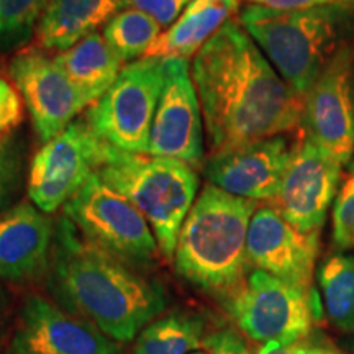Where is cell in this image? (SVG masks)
I'll use <instances>...</instances> for the list:
<instances>
[{
    "mask_svg": "<svg viewBox=\"0 0 354 354\" xmlns=\"http://www.w3.org/2000/svg\"><path fill=\"white\" fill-rule=\"evenodd\" d=\"M192 79L210 156L304 127L305 100L279 76L240 21H227L197 53Z\"/></svg>",
    "mask_w": 354,
    "mask_h": 354,
    "instance_id": "6da1fadb",
    "label": "cell"
},
{
    "mask_svg": "<svg viewBox=\"0 0 354 354\" xmlns=\"http://www.w3.org/2000/svg\"><path fill=\"white\" fill-rule=\"evenodd\" d=\"M48 287L64 310L127 343L165 312V289L88 241L68 216L55 227Z\"/></svg>",
    "mask_w": 354,
    "mask_h": 354,
    "instance_id": "7a4b0ae2",
    "label": "cell"
},
{
    "mask_svg": "<svg viewBox=\"0 0 354 354\" xmlns=\"http://www.w3.org/2000/svg\"><path fill=\"white\" fill-rule=\"evenodd\" d=\"M258 202L207 184L177 238L176 271L209 294L227 299L246 281L248 228Z\"/></svg>",
    "mask_w": 354,
    "mask_h": 354,
    "instance_id": "3957f363",
    "label": "cell"
},
{
    "mask_svg": "<svg viewBox=\"0 0 354 354\" xmlns=\"http://www.w3.org/2000/svg\"><path fill=\"white\" fill-rule=\"evenodd\" d=\"M238 21L304 100L338 48L353 38L346 37L353 24L351 10L343 3L304 10H272L250 3Z\"/></svg>",
    "mask_w": 354,
    "mask_h": 354,
    "instance_id": "277c9868",
    "label": "cell"
},
{
    "mask_svg": "<svg viewBox=\"0 0 354 354\" xmlns=\"http://www.w3.org/2000/svg\"><path fill=\"white\" fill-rule=\"evenodd\" d=\"M97 174L140 210L161 254L172 258L185 216L196 202V169L177 159L125 153L110 145Z\"/></svg>",
    "mask_w": 354,
    "mask_h": 354,
    "instance_id": "5b68a950",
    "label": "cell"
},
{
    "mask_svg": "<svg viewBox=\"0 0 354 354\" xmlns=\"http://www.w3.org/2000/svg\"><path fill=\"white\" fill-rule=\"evenodd\" d=\"M165 82V59L141 57L123 66L113 86L91 105L86 120L102 140L133 154H148Z\"/></svg>",
    "mask_w": 354,
    "mask_h": 354,
    "instance_id": "8992f818",
    "label": "cell"
},
{
    "mask_svg": "<svg viewBox=\"0 0 354 354\" xmlns=\"http://www.w3.org/2000/svg\"><path fill=\"white\" fill-rule=\"evenodd\" d=\"M227 308L248 338L258 343H299L318 317L315 290L256 269L227 297Z\"/></svg>",
    "mask_w": 354,
    "mask_h": 354,
    "instance_id": "52a82bcc",
    "label": "cell"
},
{
    "mask_svg": "<svg viewBox=\"0 0 354 354\" xmlns=\"http://www.w3.org/2000/svg\"><path fill=\"white\" fill-rule=\"evenodd\" d=\"M64 216L88 241L128 264H149L156 256L159 246L148 221L99 174L66 203Z\"/></svg>",
    "mask_w": 354,
    "mask_h": 354,
    "instance_id": "ba28073f",
    "label": "cell"
},
{
    "mask_svg": "<svg viewBox=\"0 0 354 354\" xmlns=\"http://www.w3.org/2000/svg\"><path fill=\"white\" fill-rule=\"evenodd\" d=\"M109 146L86 118L71 123L33 156L26 183L30 201L43 214L64 207L100 171Z\"/></svg>",
    "mask_w": 354,
    "mask_h": 354,
    "instance_id": "9c48e42d",
    "label": "cell"
},
{
    "mask_svg": "<svg viewBox=\"0 0 354 354\" xmlns=\"http://www.w3.org/2000/svg\"><path fill=\"white\" fill-rule=\"evenodd\" d=\"M354 38L344 41L305 97L304 128L342 166L354 159Z\"/></svg>",
    "mask_w": 354,
    "mask_h": 354,
    "instance_id": "30bf717a",
    "label": "cell"
},
{
    "mask_svg": "<svg viewBox=\"0 0 354 354\" xmlns=\"http://www.w3.org/2000/svg\"><path fill=\"white\" fill-rule=\"evenodd\" d=\"M8 77L20 92L38 138L48 143L66 130L88 100L41 48H24L10 57Z\"/></svg>",
    "mask_w": 354,
    "mask_h": 354,
    "instance_id": "8fae6325",
    "label": "cell"
},
{
    "mask_svg": "<svg viewBox=\"0 0 354 354\" xmlns=\"http://www.w3.org/2000/svg\"><path fill=\"white\" fill-rule=\"evenodd\" d=\"M202 109L185 59H165V82L154 115L148 154L183 161L194 169L203 159Z\"/></svg>",
    "mask_w": 354,
    "mask_h": 354,
    "instance_id": "7c38bea8",
    "label": "cell"
},
{
    "mask_svg": "<svg viewBox=\"0 0 354 354\" xmlns=\"http://www.w3.org/2000/svg\"><path fill=\"white\" fill-rule=\"evenodd\" d=\"M343 167L304 133L272 201L274 209L300 232L320 233L342 184Z\"/></svg>",
    "mask_w": 354,
    "mask_h": 354,
    "instance_id": "4fadbf2b",
    "label": "cell"
},
{
    "mask_svg": "<svg viewBox=\"0 0 354 354\" xmlns=\"http://www.w3.org/2000/svg\"><path fill=\"white\" fill-rule=\"evenodd\" d=\"M304 133L302 127L295 133L271 136L234 151L210 156L205 161L207 180L232 196L254 202H272Z\"/></svg>",
    "mask_w": 354,
    "mask_h": 354,
    "instance_id": "5bb4252c",
    "label": "cell"
},
{
    "mask_svg": "<svg viewBox=\"0 0 354 354\" xmlns=\"http://www.w3.org/2000/svg\"><path fill=\"white\" fill-rule=\"evenodd\" d=\"M320 233H304L274 207L256 209L248 228L246 253L250 266L289 284L312 289Z\"/></svg>",
    "mask_w": 354,
    "mask_h": 354,
    "instance_id": "9a60e30c",
    "label": "cell"
},
{
    "mask_svg": "<svg viewBox=\"0 0 354 354\" xmlns=\"http://www.w3.org/2000/svg\"><path fill=\"white\" fill-rule=\"evenodd\" d=\"M12 349L15 354H122L97 326L41 295L25 299Z\"/></svg>",
    "mask_w": 354,
    "mask_h": 354,
    "instance_id": "2e32d148",
    "label": "cell"
},
{
    "mask_svg": "<svg viewBox=\"0 0 354 354\" xmlns=\"http://www.w3.org/2000/svg\"><path fill=\"white\" fill-rule=\"evenodd\" d=\"M55 227L46 214L20 203L0 215V279L28 282L50 269Z\"/></svg>",
    "mask_w": 354,
    "mask_h": 354,
    "instance_id": "e0dca14e",
    "label": "cell"
},
{
    "mask_svg": "<svg viewBox=\"0 0 354 354\" xmlns=\"http://www.w3.org/2000/svg\"><path fill=\"white\" fill-rule=\"evenodd\" d=\"M240 8V0H190L180 17L151 44L145 57H196L205 43Z\"/></svg>",
    "mask_w": 354,
    "mask_h": 354,
    "instance_id": "ac0fdd59",
    "label": "cell"
},
{
    "mask_svg": "<svg viewBox=\"0 0 354 354\" xmlns=\"http://www.w3.org/2000/svg\"><path fill=\"white\" fill-rule=\"evenodd\" d=\"M123 7V0H50L37 26L43 51H66L107 25Z\"/></svg>",
    "mask_w": 354,
    "mask_h": 354,
    "instance_id": "d6986e66",
    "label": "cell"
},
{
    "mask_svg": "<svg viewBox=\"0 0 354 354\" xmlns=\"http://www.w3.org/2000/svg\"><path fill=\"white\" fill-rule=\"evenodd\" d=\"M55 61L91 105L113 86L123 69V61L97 32L57 53Z\"/></svg>",
    "mask_w": 354,
    "mask_h": 354,
    "instance_id": "ffe728a7",
    "label": "cell"
},
{
    "mask_svg": "<svg viewBox=\"0 0 354 354\" xmlns=\"http://www.w3.org/2000/svg\"><path fill=\"white\" fill-rule=\"evenodd\" d=\"M323 307L331 325L354 335V251H336L317 269Z\"/></svg>",
    "mask_w": 354,
    "mask_h": 354,
    "instance_id": "44dd1931",
    "label": "cell"
},
{
    "mask_svg": "<svg viewBox=\"0 0 354 354\" xmlns=\"http://www.w3.org/2000/svg\"><path fill=\"white\" fill-rule=\"evenodd\" d=\"M205 322L189 312L156 318L136 336L135 354H190L203 344Z\"/></svg>",
    "mask_w": 354,
    "mask_h": 354,
    "instance_id": "7402d4cb",
    "label": "cell"
},
{
    "mask_svg": "<svg viewBox=\"0 0 354 354\" xmlns=\"http://www.w3.org/2000/svg\"><path fill=\"white\" fill-rule=\"evenodd\" d=\"M102 35L125 63L146 56L151 44L161 37V25L148 13L125 8L105 25Z\"/></svg>",
    "mask_w": 354,
    "mask_h": 354,
    "instance_id": "603a6c76",
    "label": "cell"
},
{
    "mask_svg": "<svg viewBox=\"0 0 354 354\" xmlns=\"http://www.w3.org/2000/svg\"><path fill=\"white\" fill-rule=\"evenodd\" d=\"M50 0H0V55L24 50Z\"/></svg>",
    "mask_w": 354,
    "mask_h": 354,
    "instance_id": "cb8c5ba5",
    "label": "cell"
},
{
    "mask_svg": "<svg viewBox=\"0 0 354 354\" xmlns=\"http://www.w3.org/2000/svg\"><path fill=\"white\" fill-rule=\"evenodd\" d=\"M331 243L336 251H354V159L343 172L333 202Z\"/></svg>",
    "mask_w": 354,
    "mask_h": 354,
    "instance_id": "d4e9b609",
    "label": "cell"
},
{
    "mask_svg": "<svg viewBox=\"0 0 354 354\" xmlns=\"http://www.w3.org/2000/svg\"><path fill=\"white\" fill-rule=\"evenodd\" d=\"M21 176V153L13 140L0 138V207L13 196Z\"/></svg>",
    "mask_w": 354,
    "mask_h": 354,
    "instance_id": "484cf974",
    "label": "cell"
},
{
    "mask_svg": "<svg viewBox=\"0 0 354 354\" xmlns=\"http://www.w3.org/2000/svg\"><path fill=\"white\" fill-rule=\"evenodd\" d=\"M24 120V99L12 82L0 77V138L17 130Z\"/></svg>",
    "mask_w": 354,
    "mask_h": 354,
    "instance_id": "4316f807",
    "label": "cell"
},
{
    "mask_svg": "<svg viewBox=\"0 0 354 354\" xmlns=\"http://www.w3.org/2000/svg\"><path fill=\"white\" fill-rule=\"evenodd\" d=\"M190 0H123V7L148 13L161 26L172 25L179 19Z\"/></svg>",
    "mask_w": 354,
    "mask_h": 354,
    "instance_id": "83f0119b",
    "label": "cell"
},
{
    "mask_svg": "<svg viewBox=\"0 0 354 354\" xmlns=\"http://www.w3.org/2000/svg\"><path fill=\"white\" fill-rule=\"evenodd\" d=\"M203 346L209 354H251L243 336L230 328L214 331L205 336Z\"/></svg>",
    "mask_w": 354,
    "mask_h": 354,
    "instance_id": "f1b7e54d",
    "label": "cell"
},
{
    "mask_svg": "<svg viewBox=\"0 0 354 354\" xmlns=\"http://www.w3.org/2000/svg\"><path fill=\"white\" fill-rule=\"evenodd\" d=\"M253 6L272 8V10H304V8L330 6L333 0H248Z\"/></svg>",
    "mask_w": 354,
    "mask_h": 354,
    "instance_id": "f546056e",
    "label": "cell"
},
{
    "mask_svg": "<svg viewBox=\"0 0 354 354\" xmlns=\"http://www.w3.org/2000/svg\"><path fill=\"white\" fill-rule=\"evenodd\" d=\"M308 346L302 343H266L263 348L259 349L258 354H305Z\"/></svg>",
    "mask_w": 354,
    "mask_h": 354,
    "instance_id": "4dcf8cb0",
    "label": "cell"
},
{
    "mask_svg": "<svg viewBox=\"0 0 354 354\" xmlns=\"http://www.w3.org/2000/svg\"><path fill=\"white\" fill-rule=\"evenodd\" d=\"M3 326H6V302H3L2 294H0V338L3 335Z\"/></svg>",
    "mask_w": 354,
    "mask_h": 354,
    "instance_id": "1f68e13d",
    "label": "cell"
},
{
    "mask_svg": "<svg viewBox=\"0 0 354 354\" xmlns=\"http://www.w3.org/2000/svg\"><path fill=\"white\" fill-rule=\"evenodd\" d=\"M305 354H331V353L322 351V349H315V348H308L307 353H305Z\"/></svg>",
    "mask_w": 354,
    "mask_h": 354,
    "instance_id": "d6a6232c",
    "label": "cell"
},
{
    "mask_svg": "<svg viewBox=\"0 0 354 354\" xmlns=\"http://www.w3.org/2000/svg\"><path fill=\"white\" fill-rule=\"evenodd\" d=\"M336 3H343V6H349V3H354V0H333Z\"/></svg>",
    "mask_w": 354,
    "mask_h": 354,
    "instance_id": "836d02e7",
    "label": "cell"
},
{
    "mask_svg": "<svg viewBox=\"0 0 354 354\" xmlns=\"http://www.w3.org/2000/svg\"><path fill=\"white\" fill-rule=\"evenodd\" d=\"M349 348L354 351V335H351V342H349Z\"/></svg>",
    "mask_w": 354,
    "mask_h": 354,
    "instance_id": "e575fe53",
    "label": "cell"
},
{
    "mask_svg": "<svg viewBox=\"0 0 354 354\" xmlns=\"http://www.w3.org/2000/svg\"><path fill=\"white\" fill-rule=\"evenodd\" d=\"M190 354H209V353H202V351H194V353H190Z\"/></svg>",
    "mask_w": 354,
    "mask_h": 354,
    "instance_id": "d590c367",
    "label": "cell"
},
{
    "mask_svg": "<svg viewBox=\"0 0 354 354\" xmlns=\"http://www.w3.org/2000/svg\"><path fill=\"white\" fill-rule=\"evenodd\" d=\"M353 104H354V81H353Z\"/></svg>",
    "mask_w": 354,
    "mask_h": 354,
    "instance_id": "8d00e7d4",
    "label": "cell"
}]
</instances>
